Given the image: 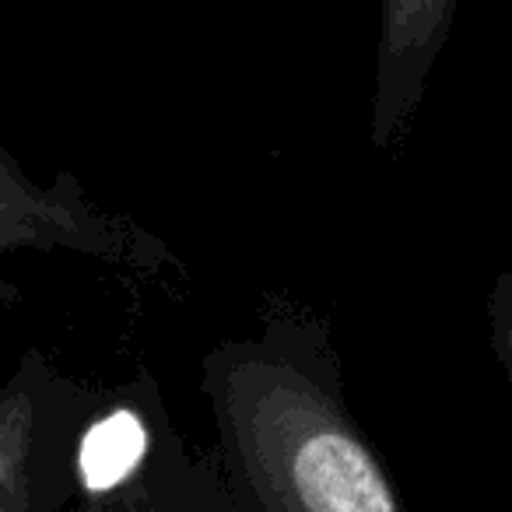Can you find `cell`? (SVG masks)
Instances as JSON below:
<instances>
[{
	"label": "cell",
	"instance_id": "cell-2",
	"mask_svg": "<svg viewBox=\"0 0 512 512\" xmlns=\"http://www.w3.org/2000/svg\"><path fill=\"white\" fill-rule=\"evenodd\" d=\"M81 253L102 264L158 278L183 260L165 239L127 218L106 211L88 197L74 172H57L53 183H36L25 165L0 144V302L22 306V288L4 278V260L11 253Z\"/></svg>",
	"mask_w": 512,
	"mask_h": 512
},
{
	"label": "cell",
	"instance_id": "cell-3",
	"mask_svg": "<svg viewBox=\"0 0 512 512\" xmlns=\"http://www.w3.org/2000/svg\"><path fill=\"white\" fill-rule=\"evenodd\" d=\"M95 393L43 351H25L0 386V512H50L74 477V446Z\"/></svg>",
	"mask_w": 512,
	"mask_h": 512
},
{
	"label": "cell",
	"instance_id": "cell-1",
	"mask_svg": "<svg viewBox=\"0 0 512 512\" xmlns=\"http://www.w3.org/2000/svg\"><path fill=\"white\" fill-rule=\"evenodd\" d=\"M221 456L256 512H407L344 400L330 320L267 295L200 365Z\"/></svg>",
	"mask_w": 512,
	"mask_h": 512
},
{
	"label": "cell",
	"instance_id": "cell-4",
	"mask_svg": "<svg viewBox=\"0 0 512 512\" xmlns=\"http://www.w3.org/2000/svg\"><path fill=\"white\" fill-rule=\"evenodd\" d=\"M460 0H379L376 88L369 141L390 155L411 134L439 53L453 32Z\"/></svg>",
	"mask_w": 512,
	"mask_h": 512
},
{
	"label": "cell",
	"instance_id": "cell-5",
	"mask_svg": "<svg viewBox=\"0 0 512 512\" xmlns=\"http://www.w3.org/2000/svg\"><path fill=\"white\" fill-rule=\"evenodd\" d=\"M488 320H491V344H495V355L512 383V274H502V278L495 281V288H491Z\"/></svg>",
	"mask_w": 512,
	"mask_h": 512
}]
</instances>
